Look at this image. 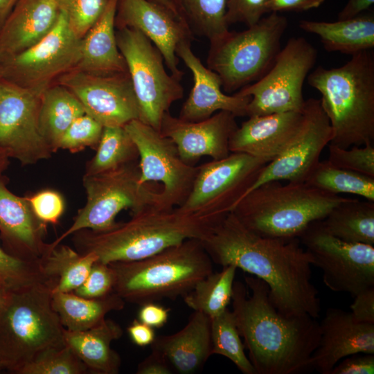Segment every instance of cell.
I'll use <instances>...</instances> for the list:
<instances>
[{"instance_id": "1", "label": "cell", "mask_w": 374, "mask_h": 374, "mask_svg": "<svg viewBox=\"0 0 374 374\" xmlns=\"http://www.w3.org/2000/svg\"><path fill=\"white\" fill-rule=\"evenodd\" d=\"M200 241L215 263L233 265L266 283L271 302L284 316L319 317L320 299L312 282V258L299 238L260 235L231 211L219 218Z\"/></svg>"}, {"instance_id": "2", "label": "cell", "mask_w": 374, "mask_h": 374, "mask_svg": "<svg viewBox=\"0 0 374 374\" xmlns=\"http://www.w3.org/2000/svg\"><path fill=\"white\" fill-rule=\"evenodd\" d=\"M247 287L234 281L231 296L238 332L256 374H301L312 371L319 326L310 316L286 317L269 297L261 279L245 276Z\"/></svg>"}, {"instance_id": "3", "label": "cell", "mask_w": 374, "mask_h": 374, "mask_svg": "<svg viewBox=\"0 0 374 374\" xmlns=\"http://www.w3.org/2000/svg\"><path fill=\"white\" fill-rule=\"evenodd\" d=\"M220 217L155 207L132 214L128 221L109 230H80L72 234V240L78 252L94 253L103 263L135 261L188 239L202 240Z\"/></svg>"}, {"instance_id": "4", "label": "cell", "mask_w": 374, "mask_h": 374, "mask_svg": "<svg viewBox=\"0 0 374 374\" xmlns=\"http://www.w3.org/2000/svg\"><path fill=\"white\" fill-rule=\"evenodd\" d=\"M307 80L321 94V105L332 130L330 144L341 148L373 144V51L353 55L339 67L318 66Z\"/></svg>"}, {"instance_id": "5", "label": "cell", "mask_w": 374, "mask_h": 374, "mask_svg": "<svg viewBox=\"0 0 374 374\" xmlns=\"http://www.w3.org/2000/svg\"><path fill=\"white\" fill-rule=\"evenodd\" d=\"M347 197L305 181H269L247 194L232 212L247 229L269 238H298Z\"/></svg>"}, {"instance_id": "6", "label": "cell", "mask_w": 374, "mask_h": 374, "mask_svg": "<svg viewBox=\"0 0 374 374\" xmlns=\"http://www.w3.org/2000/svg\"><path fill=\"white\" fill-rule=\"evenodd\" d=\"M212 262L201 241L188 239L144 259L109 264L116 276L114 292L142 305L183 297L213 272Z\"/></svg>"}, {"instance_id": "7", "label": "cell", "mask_w": 374, "mask_h": 374, "mask_svg": "<svg viewBox=\"0 0 374 374\" xmlns=\"http://www.w3.org/2000/svg\"><path fill=\"white\" fill-rule=\"evenodd\" d=\"M57 280L37 283L10 292L0 309V363L18 374L39 355L65 345L64 328L53 309Z\"/></svg>"}, {"instance_id": "8", "label": "cell", "mask_w": 374, "mask_h": 374, "mask_svg": "<svg viewBox=\"0 0 374 374\" xmlns=\"http://www.w3.org/2000/svg\"><path fill=\"white\" fill-rule=\"evenodd\" d=\"M139 161L94 175H84L87 200L71 226L48 244L53 248L82 229L106 231L117 223L116 217L125 209L132 214L155 207L166 208L161 188L140 180Z\"/></svg>"}, {"instance_id": "9", "label": "cell", "mask_w": 374, "mask_h": 374, "mask_svg": "<svg viewBox=\"0 0 374 374\" xmlns=\"http://www.w3.org/2000/svg\"><path fill=\"white\" fill-rule=\"evenodd\" d=\"M287 26L286 17L270 12L244 30H229L210 42L206 66L218 75L224 93H235L266 73Z\"/></svg>"}, {"instance_id": "10", "label": "cell", "mask_w": 374, "mask_h": 374, "mask_svg": "<svg viewBox=\"0 0 374 374\" xmlns=\"http://www.w3.org/2000/svg\"><path fill=\"white\" fill-rule=\"evenodd\" d=\"M139 108V119L160 131L170 107L184 96L181 80L168 73L162 54L137 30L124 27L116 32Z\"/></svg>"}, {"instance_id": "11", "label": "cell", "mask_w": 374, "mask_h": 374, "mask_svg": "<svg viewBox=\"0 0 374 374\" xmlns=\"http://www.w3.org/2000/svg\"><path fill=\"white\" fill-rule=\"evenodd\" d=\"M317 50L303 37H291L260 79L234 94L250 96L247 116L302 112L303 86L314 66Z\"/></svg>"}, {"instance_id": "12", "label": "cell", "mask_w": 374, "mask_h": 374, "mask_svg": "<svg viewBox=\"0 0 374 374\" xmlns=\"http://www.w3.org/2000/svg\"><path fill=\"white\" fill-rule=\"evenodd\" d=\"M271 161L240 152L197 166L190 193L178 206L201 216L222 217L232 211Z\"/></svg>"}, {"instance_id": "13", "label": "cell", "mask_w": 374, "mask_h": 374, "mask_svg": "<svg viewBox=\"0 0 374 374\" xmlns=\"http://www.w3.org/2000/svg\"><path fill=\"white\" fill-rule=\"evenodd\" d=\"M298 238L332 291L355 296L374 287V245L337 238L323 229L321 220L310 223Z\"/></svg>"}, {"instance_id": "14", "label": "cell", "mask_w": 374, "mask_h": 374, "mask_svg": "<svg viewBox=\"0 0 374 374\" xmlns=\"http://www.w3.org/2000/svg\"><path fill=\"white\" fill-rule=\"evenodd\" d=\"M81 39L62 10L54 27L37 42L1 62V77L44 91L55 78L76 68Z\"/></svg>"}, {"instance_id": "15", "label": "cell", "mask_w": 374, "mask_h": 374, "mask_svg": "<svg viewBox=\"0 0 374 374\" xmlns=\"http://www.w3.org/2000/svg\"><path fill=\"white\" fill-rule=\"evenodd\" d=\"M124 127L139 151L141 181L160 182L165 206H181L190 192L197 166L184 162L170 139L140 120Z\"/></svg>"}, {"instance_id": "16", "label": "cell", "mask_w": 374, "mask_h": 374, "mask_svg": "<svg viewBox=\"0 0 374 374\" xmlns=\"http://www.w3.org/2000/svg\"><path fill=\"white\" fill-rule=\"evenodd\" d=\"M42 92L0 78V148L23 166L53 153L39 130Z\"/></svg>"}, {"instance_id": "17", "label": "cell", "mask_w": 374, "mask_h": 374, "mask_svg": "<svg viewBox=\"0 0 374 374\" xmlns=\"http://www.w3.org/2000/svg\"><path fill=\"white\" fill-rule=\"evenodd\" d=\"M78 99L85 113L103 127L125 126L139 119V108L128 72L96 75L77 69L58 78Z\"/></svg>"}, {"instance_id": "18", "label": "cell", "mask_w": 374, "mask_h": 374, "mask_svg": "<svg viewBox=\"0 0 374 374\" xmlns=\"http://www.w3.org/2000/svg\"><path fill=\"white\" fill-rule=\"evenodd\" d=\"M332 138L330 123L320 100L313 98L305 100L302 123L292 141L264 167L247 194L269 181H305L320 161L322 150L330 144Z\"/></svg>"}, {"instance_id": "19", "label": "cell", "mask_w": 374, "mask_h": 374, "mask_svg": "<svg viewBox=\"0 0 374 374\" xmlns=\"http://www.w3.org/2000/svg\"><path fill=\"white\" fill-rule=\"evenodd\" d=\"M115 26L143 34L161 52L171 74L181 80L184 72L178 67L176 48L181 42L192 39L186 24L150 0H118Z\"/></svg>"}, {"instance_id": "20", "label": "cell", "mask_w": 374, "mask_h": 374, "mask_svg": "<svg viewBox=\"0 0 374 374\" xmlns=\"http://www.w3.org/2000/svg\"><path fill=\"white\" fill-rule=\"evenodd\" d=\"M235 118L229 112L219 111L206 119L191 122L167 112L159 132L175 143L184 162L195 166L204 156L219 160L229 155V141L238 127Z\"/></svg>"}, {"instance_id": "21", "label": "cell", "mask_w": 374, "mask_h": 374, "mask_svg": "<svg viewBox=\"0 0 374 374\" xmlns=\"http://www.w3.org/2000/svg\"><path fill=\"white\" fill-rule=\"evenodd\" d=\"M319 326V341L311 359L312 370L330 374L347 356L374 354V323L359 322L350 312L330 308Z\"/></svg>"}, {"instance_id": "22", "label": "cell", "mask_w": 374, "mask_h": 374, "mask_svg": "<svg viewBox=\"0 0 374 374\" xmlns=\"http://www.w3.org/2000/svg\"><path fill=\"white\" fill-rule=\"evenodd\" d=\"M190 42L184 40L176 48L177 56L189 69L193 78V87L178 117L187 121H199L219 111L229 112L236 117L247 116L251 97L224 93L220 77L195 55Z\"/></svg>"}, {"instance_id": "23", "label": "cell", "mask_w": 374, "mask_h": 374, "mask_svg": "<svg viewBox=\"0 0 374 374\" xmlns=\"http://www.w3.org/2000/svg\"><path fill=\"white\" fill-rule=\"evenodd\" d=\"M8 179L0 175V238L10 254L42 263L48 244L44 241L46 224L35 215L26 197L7 187Z\"/></svg>"}, {"instance_id": "24", "label": "cell", "mask_w": 374, "mask_h": 374, "mask_svg": "<svg viewBox=\"0 0 374 374\" xmlns=\"http://www.w3.org/2000/svg\"><path fill=\"white\" fill-rule=\"evenodd\" d=\"M303 120V112L252 116L233 133L231 152L274 160L290 144Z\"/></svg>"}, {"instance_id": "25", "label": "cell", "mask_w": 374, "mask_h": 374, "mask_svg": "<svg viewBox=\"0 0 374 374\" xmlns=\"http://www.w3.org/2000/svg\"><path fill=\"white\" fill-rule=\"evenodd\" d=\"M62 0H18L0 29V61L44 37L57 23Z\"/></svg>"}, {"instance_id": "26", "label": "cell", "mask_w": 374, "mask_h": 374, "mask_svg": "<svg viewBox=\"0 0 374 374\" xmlns=\"http://www.w3.org/2000/svg\"><path fill=\"white\" fill-rule=\"evenodd\" d=\"M152 350L161 354L172 371L192 374L199 370L211 354V318L194 311L187 324L177 332L156 337Z\"/></svg>"}, {"instance_id": "27", "label": "cell", "mask_w": 374, "mask_h": 374, "mask_svg": "<svg viewBox=\"0 0 374 374\" xmlns=\"http://www.w3.org/2000/svg\"><path fill=\"white\" fill-rule=\"evenodd\" d=\"M118 0H109L102 15L81 39L80 57L75 69L96 75L127 72L116 36Z\"/></svg>"}, {"instance_id": "28", "label": "cell", "mask_w": 374, "mask_h": 374, "mask_svg": "<svg viewBox=\"0 0 374 374\" xmlns=\"http://www.w3.org/2000/svg\"><path fill=\"white\" fill-rule=\"evenodd\" d=\"M123 334L121 326L105 319L97 326L82 331H70L64 328V341L87 367L89 373L116 374L121 359L112 347L113 341Z\"/></svg>"}, {"instance_id": "29", "label": "cell", "mask_w": 374, "mask_h": 374, "mask_svg": "<svg viewBox=\"0 0 374 374\" xmlns=\"http://www.w3.org/2000/svg\"><path fill=\"white\" fill-rule=\"evenodd\" d=\"M299 27L318 35L326 51L355 55L374 47V15L360 14L334 22L301 20Z\"/></svg>"}, {"instance_id": "30", "label": "cell", "mask_w": 374, "mask_h": 374, "mask_svg": "<svg viewBox=\"0 0 374 374\" xmlns=\"http://www.w3.org/2000/svg\"><path fill=\"white\" fill-rule=\"evenodd\" d=\"M52 306L63 327L70 331H82L91 328L112 311L124 308L125 301L113 292L105 296L84 298L73 292H52Z\"/></svg>"}, {"instance_id": "31", "label": "cell", "mask_w": 374, "mask_h": 374, "mask_svg": "<svg viewBox=\"0 0 374 374\" xmlns=\"http://www.w3.org/2000/svg\"><path fill=\"white\" fill-rule=\"evenodd\" d=\"M85 111L74 94L59 84L48 87L42 93L39 112L41 134L51 151L59 150L60 140L78 117Z\"/></svg>"}, {"instance_id": "32", "label": "cell", "mask_w": 374, "mask_h": 374, "mask_svg": "<svg viewBox=\"0 0 374 374\" xmlns=\"http://www.w3.org/2000/svg\"><path fill=\"white\" fill-rule=\"evenodd\" d=\"M331 235L350 242L374 245V202L347 198L322 220Z\"/></svg>"}, {"instance_id": "33", "label": "cell", "mask_w": 374, "mask_h": 374, "mask_svg": "<svg viewBox=\"0 0 374 374\" xmlns=\"http://www.w3.org/2000/svg\"><path fill=\"white\" fill-rule=\"evenodd\" d=\"M97 260L94 253H81L60 243L53 248L48 246L42 266L48 276L57 280L52 292H69L82 285Z\"/></svg>"}, {"instance_id": "34", "label": "cell", "mask_w": 374, "mask_h": 374, "mask_svg": "<svg viewBox=\"0 0 374 374\" xmlns=\"http://www.w3.org/2000/svg\"><path fill=\"white\" fill-rule=\"evenodd\" d=\"M236 270L233 265L223 266L220 271L200 280L183 296L186 305L210 318L220 314L231 300Z\"/></svg>"}, {"instance_id": "35", "label": "cell", "mask_w": 374, "mask_h": 374, "mask_svg": "<svg viewBox=\"0 0 374 374\" xmlns=\"http://www.w3.org/2000/svg\"><path fill=\"white\" fill-rule=\"evenodd\" d=\"M96 150L86 165L85 175L103 172L139 158L137 147L124 126L104 127Z\"/></svg>"}, {"instance_id": "36", "label": "cell", "mask_w": 374, "mask_h": 374, "mask_svg": "<svg viewBox=\"0 0 374 374\" xmlns=\"http://www.w3.org/2000/svg\"><path fill=\"white\" fill-rule=\"evenodd\" d=\"M305 182L334 194L350 193L374 202V177L319 161Z\"/></svg>"}, {"instance_id": "37", "label": "cell", "mask_w": 374, "mask_h": 374, "mask_svg": "<svg viewBox=\"0 0 374 374\" xmlns=\"http://www.w3.org/2000/svg\"><path fill=\"white\" fill-rule=\"evenodd\" d=\"M227 0H176L192 33L213 41L229 31L225 19Z\"/></svg>"}, {"instance_id": "38", "label": "cell", "mask_w": 374, "mask_h": 374, "mask_svg": "<svg viewBox=\"0 0 374 374\" xmlns=\"http://www.w3.org/2000/svg\"><path fill=\"white\" fill-rule=\"evenodd\" d=\"M211 354L231 361L244 374H256L246 355L232 311L228 308L211 318Z\"/></svg>"}, {"instance_id": "39", "label": "cell", "mask_w": 374, "mask_h": 374, "mask_svg": "<svg viewBox=\"0 0 374 374\" xmlns=\"http://www.w3.org/2000/svg\"><path fill=\"white\" fill-rule=\"evenodd\" d=\"M51 280L55 279L45 274L42 263L15 257L0 244V285L6 290L15 292Z\"/></svg>"}, {"instance_id": "40", "label": "cell", "mask_w": 374, "mask_h": 374, "mask_svg": "<svg viewBox=\"0 0 374 374\" xmlns=\"http://www.w3.org/2000/svg\"><path fill=\"white\" fill-rule=\"evenodd\" d=\"M89 371L66 344L51 348L25 365L18 374H85Z\"/></svg>"}, {"instance_id": "41", "label": "cell", "mask_w": 374, "mask_h": 374, "mask_svg": "<svg viewBox=\"0 0 374 374\" xmlns=\"http://www.w3.org/2000/svg\"><path fill=\"white\" fill-rule=\"evenodd\" d=\"M103 126L93 117L84 114L70 125L63 134L59 149L77 152L89 147L96 149Z\"/></svg>"}, {"instance_id": "42", "label": "cell", "mask_w": 374, "mask_h": 374, "mask_svg": "<svg viewBox=\"0 0 374 374\" xmlns=\"http://www.w3.org/2000/svg\"><path fill=\"white\" fill-rule=\"evenodd\" d=\"M329 156L326 160L331 165L374 177V145L353 146L341 148L328 144Z\"/></svg>"}, {"instance_id": "43", "label": "cell", "mask_w": 374, "mask_h": 374, "mask_svg": "<svg viewBox=\"0 0 374 374\" xmlns=\"http://www.w3.org/2000/svg\"><path fill=\"white\" fill-rule=\"evenodd\" d=\"M109 0H62L69 26L82 38L98 21Z\"/></svg>"}, {"instance_id": "44", "label": "cell", "mask_w": 374, "mask_h": 374, "mask_svg": "<svg viewBox=\"0 0 374 374\" xmlns=\"http://www.w3.org/2000/svg\"><path fill=\"white\" fill-rule=\"evenodd\" d=\"M116 280V273L111 265L97 260L84 281L73 292L84 298L103 297L114 292Z\"/></svg>"}, {"instance_id": "45", "label": "cell", "mask_w": 374, "mask_h": 374, "mask_svg": "<svg viewBox=\"0 0 374 374\" xmlns=\"http://www.w3.org/2000/svg\"><path fill=\"white\" fill-rule=\"evenodd\" d=\"M37 218L43 224H57L62 215L65 203L58 192L46 189L26 197Z\"/></svg>"}, {"instance_id": "46", "label": "cell", "mask_w": 374, "mask_h": 374, "mask_svg": "<svg viewBox=\"0 0 374 374\" xmlns=\"http://www.w3.org/2000/svg\"><path fill=\"white\" fill-rule=\"evenodd\" d=\"M267 0H227L225 19L227 25L244 23L256 24L267 13Z\"/></svg>"}, {"instance_id": "47", "label": "cell", "mask_w": 374, "mask_h": 374, "mask_svg": "<svg viewBox=\"0 0 374 374\" xmlns=\"http://www.w3.org/2000/svg\"><path fill=\"white\" fill-rule=\"evenodd\" d=\"M374 354L356 353L341 359L330 374H373Z\"/></svg>"}, {"instance_id": "48", "label": "cell", "mask_w": 374, "mask_h": 374, "mask_svg": "<svg viewBox=\"0 0 374 374\" xmlns=\"http://www.w3.org/2000/svg\"><path fill=\"white\" fill-rule=\"evenodd\" d=\"M350 305L354 319L362 323H374V287L355 295Z\"/></svg>"}, {"instance_id": "49", "label": "cell", "mask_w": 374, "mask_h": 374, "mask_svg": "<svg viewBox=\"0 0 374 374\" xmlns=\"http://www.w3.org/2000/svg\"><path fill=\"white\" fill-rule=\"evenodd\" d=\"M169 312V308L159 305L156 302H148L141 305L138 312V319L153 328H159L166 323Z\"/></svg>"}, {"instance_id": "50", "label": "cell", "mask_w": 374, "mask_h": 374, "mask_svg": "<svg viewBox=\"0 0 374 374\" xmlns=\"http://www.w3.org/2000/svg\"><path fill=\"white\" fill-rule=\"evenodd\" d=\"M325 0H267V13L279 12H301L317 8Z\"/></svg>"}, {"instance_id": "51", "label": "cell", "mask_w": 374, "mask_h": 374, "mask_svg": "<svg viewBox=\"0 0 374 374\" xmlns=\"http://www.w3.org/2000/svg\"><path fill=\"white\" fill-rule=\"evenodd\" d=\"M172 371L167 360L159 353L152 350L151 354L139 364L136 373L137 374H170Z\"/></svg>"}, {"instance_id": "52", "label": "cell", "mask_w": 374, "mask_h": 374, "mask_svg": "<svg viewBox=\"0 0 374 374\" xmlns=\"http://www.w3.org/2000/svg\"><path fill=\"white\" fill-rule=\"evenodd\" d=\"M127 331L132 341L141 347L151 345L156 338L154 328L139 319H134Z\"/></svg>"}, {"instance_id": "53", "label": "cell", "mask_w": 374, "mask_h": 374, "mask_svg": "<svg viewBox=\"0 0 374 374\" xmlns=\"http://www.w3.org/2000/svg\"><path fill=\"white\" fill-rule=\"evenodd\" d=\"M374 3V0H348L339 12L338 19L356 17L368 9Z\"/></svg>"}, {"instance_id": "54", "label": "cell", "mask_w": 374, "mask_h": 374, "mask_svg": "<svg viewBox=\"0 0 374 374\" xmlns=\"http://www.w3.org/2000/svg\"><path fill=\"white\" fill-rule=\"evenodd\" d=\"M150 1L161 6L162 8L168 10L170 14H172L177 19L186 23L185 20L182 17L181 14L179 11L176 0H150Z\"/></svg>"}, {"instance_id": "55", "label": "cell", "mask_w": 374, "mask_h": 374, "mask_svg": "<svg viewBox=\"0 0 374 374\" xmlns=\"http://www.w3.org/2000/svg\"><path fill=\"white\" fill-rule=\"evenodd\" d=\"M18 0H0V29Z\"/></svg>"}, {"instance_id": "56", "label": "cell", "mask_w": 374, "mask_h": 374, "mask_svg": "<svg viewBox=\"0 0 374 374\" xmlns=\"http://www.w3.org/2000/svg\"><path fill=\"white\" fill-rule=\"evenodd\" d=\"M9 159L6 152L0 148V175L8 168L10 164Z\"/></svg>"}, {"instance_id": "57", "label": "cell", "mask_w": 374, "mask_h": 374, "mask_svg": "<svg viewBox=\"0 0 374 374\" xmlns=\"http://www.w3.org/2000/svg\"><path fill=\"white\" fill-rule=\"evenodd\" d=\"M9 292L6 290L1 285H0V309L5 304L6 299L8 298Z\"/></svg>"}, {"instance_id": "58", "label": "cell", "mask_w": 374, "mask_h": 374, "mask_svg": "<svg viewBox=\"0 0 374 374\" xmlns=\"http://www.w3.org/2000/svg\"><path fill=\"white\" fill-rule=\"evenodd\" d=\"M3 366H2V364L0 363V371H1V370H3Z\"/></svg>"}, {"instance_id": "59", "label": "cell", "mask_w": 374, "mask_h": 374, "mask_svg": "<svg viewBox=\"0 0 374 374\" xmlns=\"http://www.w3.org/2000/svg\"><path fill=\"white\" fill-rule=\"evenodd\" d=\"M0 78H1V61H0Z\"/></svg>"}]
</instances>
